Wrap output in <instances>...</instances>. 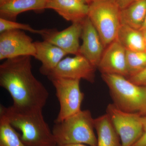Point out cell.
Segmentation results:
<instances>
[{"label":"cell","instance_id":"e0dca14e","mask_svg":"<svg viewBox=\"0 0 146 146\" xmlns=\"http://www.w3.org/2000/svg\"><path fill=\"white\" fill-rule=\"evenodd\" d=\"M125 48L132 51H146L143 32L121 24L116 39Z\"/></svg>","mask_w":146,"mask_h":146},{"label":"cell","instance_id":"2e32d148","mask_svg":"<svg viewBox=\"0 0 146 146\" xmlns=\"http://www.w3.org/2000/svg\"><path fill=\"white\" fill-rule=\"evenodd\" d=\"M94 125L98 136L97 146H122L119 136L107 113L94 119Z\"/></svg>","mask_w":146,"mask_h":146},{"label":"cell","instance_id":"7402d4cb","mask_svg":"<svg viewBox=\"0 0 146 146\" xmlns=\"http://www.w3.org/2000/svg\"><path fill=\"white\" fill-rule=\"evenodd\" d=\"M128 79L137 85L146 86V68L137 74Z\"/></svg>","mask_w":146,"mask_h":146},{"label":"cell","instance_id":"484cf974","mask_svg":"<svg viewBox=\"0 0 146 146\" xmlns=\"http://www.w3.org/2000/svg\"><path fill=\"white\" fill-rule=\"evenodd\" d=\"M85 1V2L87 4L89 5L95 2H96L100 1H104V0H84Z\"/></svg>","mask_w":146,"mask_h":146},{"label":"cell","instance_id":"5b68a950","mask_svg":"<svg viewBox=\"0 0 146 146\" xmlns=\"http://www.w3.org/2000/svg\"><path fill=\"white\" fill-rule=\"evenodd\" d=\"M120 11L115 0H104L89 5L88 18L98 33L105 48L117 38L121 25Z\"/></svg>","mask_w":146,"mask_h":146},{"label":"cell","instance_id":"ffe728a7","mask_svg":"<svg viewBox=\"0 0 146 146\" xmlns=\"http://www.w3.org/2000/svg\"><path fill=\"white\" fill-rule=\"evenodd\" d=\"M126 60L129 78L146 68V51L126 50Z\"/></svg>","mask_w":146,"mask_h":146},{"label":"cell","instance_id":"44dd1931","mask_svg":"<svg viewBox=\"0 0 146 146\" xmlns=\"http://www.w3.org/2000/svg\"><path fill=\"white\" fill-rule=\"evenodd\" d=\"M10 30H21L40 35L41 30L35 29L28 24L17 23L0 18V33Z\"/></svg>","mask_w":146,"mask_h":146},{"label":"cell","instance_id":"7a4b0ae2","mask_svg":"<svg viewBox=\"0 0 146 146\" xmlns=\"http://www.w3.org/2000/svg\"><path fill=\"white\" fill-rule=\"evenodd\" d=\"M11 125L20 131L21 140L27 146H52L56 145L52 130L44 119L42 109H22L13 106H1Z\"/></svg>","mask_w":146,"mask_h":146},{"label":"cell","instance_id":"d4e9b609","mask_svg":"<svg viewBox=\"0 0 146 146\" xmlns=\"http://www.w3.org/2000/svg\"><path fill=\"white\" fill-rule=\"evenodd\" d=\"M58 146H89L86 145L82 144H68V145H60Z\"/></svg>","mask_w":146,"mask_h":146},{"label":"cell","instance_id":"8992f818","mask_svg":"<svg viewBox=\"0 0 146 146\" xmlns=\"http://www.w3.org/2000/svg\"><path fill=\"white\" fill-rule=\"evenodd\" d=\"M56 90L60 110L54 123L60 122L81 111L84 94L80 88V80L50 77Z\"/></svg>","mask_w":146,"mask_h":146},{"label":"cell","instance_id":"4316f807","mask_svg":"<svg viewBox=\"0 0 146 146\" xmlns=\"http://www.w3.org/2000/svg\"><path fill=\"white\" fill-rule=\"evenodd\" d=\"M141 30L142 31H146V16L143 24L142 28L141 29Z\"/></svg>","mask_w":146,"mask_h":146},{"label":"cell","instance_id":"6da1fadb","mask_svg":"<svg viewBox=\"0 0 146 146\" xmlns=\"http://www.w3.org/2000/svg\"><path fill=\"white\" fill-rule=\"evenodd\" d=\"M0 86L13 100V106L22 109H43L49 98L45 86L32 72L31 56L7 59L0 65Z\"/></svg>","mask_w":146,"mask_h":146},{"label":"cell","instance_id":"ba28073f","mask_svg":"<svg viewBox=\"0 0 146 146\" xmlns=\"http://www.w3.org/2000/svg\"><path fill=\"white\" fill-rule=\"evenodd\" d=\"M34 42L21 30H10L0 33V60L24 56L34 57L36 54Z\"/></svg>","mask_w":146,"mask_h":146},{"label":"cell","instance_id":"603a6c76","mask_svg":"<svg viewBox=\"0 0 146 146\" xmlns=\"http://www.w3.org/2000/svg\"><path fill=\"white\" fill-rule=\"evenodd\" d=\"M141 121L143 129V134L132 146H146V116H141Z\"/></svg>","mask_w":146,"mask_h":146},{"label":"cell","instance_id":"d6986e66","mask_svg":"<svg viewBox=\"0 0 146 146\" xmlns=\"http://www.w3.org/2000/svg\"><path fill=\"white\" fill-rule=\"evenodd\" d=\"M0 146H27L4 114L0 112Z\"/></svg>","mask_w":146,"mask_h":146},{"label":"cell","instance_id":"5bb4252c","mask_svg":"<svg viewBox=\"0 0 146 146\" xmlns=\"http://www.w3.org/2000/svg\"><path fill=\"white\" fill-rule=\"evenodd\" d=\"M34 43L36 49L34 57L42 63L40 72L47 76L68 54L60 48L44 40Z\"/></svg>","mask_w":146,"mask_h":146},{"label":"cell","instance_id":"7c38bea8","mask_svg":"<svg viewBox=\"0 0 146 146\" xmlns=\"http://www.w3.org/2000/svg\"><path fill=\"white\" fill-rule=\"evenodd\" d=\"M97 69L102 74H114L128 78L126 50L117 39L106 48Z\"/></svg>","mask_w":146,"mask_h":146},{"label":"cell","instance_id":"3957f363","mask_svg":"<svg viewBox=\"0 0 146 146\" xmlns=\"http://www.w3.org/2000/svg\"><path fill=\"white\" fill-rule=\"evenodd\" d=\"M109 88L113 104L129 113L146 116V86H139L123 76L102 74Z\"/></svg>","mask_w":146,"mask_h":146},{"label":"cell","instance_id":"cb8c5ba5","mask_svg":"<svg viewBox=\"0 0 146 146\" xmlns=\"http://www.w3.org/2000/svg\"><path fill=\"white\" fill-rule=\"evenodd\" d=\"M121 9L125 8L138 0H115Z\"/></svg>","mask_w":146,"mask_h":146},{"label":"cell","instance_id":"83f0119b","mask_svg":"<svg viewBox=\"0 0 146 146\" xmlns=\"http://www.w3.org/2000/svg\"><path fill=\"white\" fill-rule=\"evenodd\" d=\"M143 32L144 37H145V43L146 47V31H143Z\"/></svg>","mask_w":146,"mask_h":146},{"label":"cell","instance_id":"52a82bcc","mask_svg":"<svg viewBox=\"0 0 146 146\" xmlns=\"http://www.w3.org/2000/svg\"><path fill=\"white\" fill-rule=\"evenodd\" d=\"M106 113L119 136L122 146H132L142 136L141 115L123 111L113 103L108 105Z\"/></svg>","mask_w":146,"mask_h":146},{"label":"cell","instance_id":"30bf717a","mask_svg":"<svg viewBox=\"0 0 146 146\" xmlns=\"http://www.w3.org/2000/svg\"><path fill=\"white\" fill-rule=\"evenodd\" d=\"M82 23H72L67 28L61 31L56 29H41L40 35L44 41L58 47L68 54H78L79 39L81 38Z\"/></svg>","mask_w":146,"mask_h":146},{"label":"cell","instance_id":"ac0fdd59","mask_svg":"<svg viewBox=\"0 0 146 146\" xmlns=\"http://www.w3.org/2000/svg\"><path fill=\"white\" fill-rule=\"evenodd\" d=\"M146 16V0H138L121 9V24L141 30Z\"/></svg>","mask_w":146,"mask_h":146},{"label":"cell","instance_id":"9c48e42d","mask_svg":"<svg viewBox=\"0 0 146 146\" xmlns=\"http://www.w3.org/2000/svg\"><path fill=\"white\" fill-rule=\"evenodd\" d=\"M96 68L80 55L63 58L47 77L83 79L91 83L95 80Z\"/></svg>","mask_w":146,"mask_h":146},{"label":"cell","instance_id":"9a60e30c","mask_svg":"<svg viewBox=\"0 0 146 146\" xmlns=\"http://www.w3.org/2000/svg\"><path fill=\"white\" fill-rule=\"evenodd\" d=\"M48 0H0V18L16 21L18 15L29 11L41 12Z\"/></svg>","mask_w":146,"mask_h":146},{"label":"cell","instance_id":"4fadbf2b","mask_svg":"<svg viewBox=\"0 0 146 146\" xmlns=\"http://www.w3.org/2000/svg\"><path fill=\"white\" fill-rule=\"evenodd\" d=\"M46 9H53L66 21L82 23L88 17L89 5L84 0H48Z\"/></svg>","mask_w":146,"mask_h":146},{"label":"cell","instance_id":"8fae6325","mask_svg":"<svg viewBox=\"0 0 146 146\" xmlns=\"http://www.w3.org/2000/svg\"><path fill=\"white\" fill-rule=\"evenodd\" d=\"M81 38L82 44L78 54L85 58L97 69L105 48L98 33L88 17L82 23Z\"/></svg>","mask_w":146,"mask_h":146},{"label":"cell","instance_id":"277c9868","mask_svg":"<svg viewBox=\"0 0 146 146\" xmlns=\"http://www.w3.org/2000/svg\"><path fill=\"white\" fill-rule=\"evenodd\" d=\"M54 123L52 132L57 145L82 144L97 146L94 119L90 110H81L62 121Z\"/></svg>","mask_w":146,"mask_h":146},{"label":"cell","instance_id":"f1b7e54d","mask_svg":"<svg viewBox=\"0 0 146 146\" xmlns=\"http://www.w3.org/2000/svg\"><path fill=\"white\" fill-rule=\"evenodd\" d=\"M52 146H58V145H52Z\"/></svg>","mask_w":146,"mask_h":146}]
</instances>
